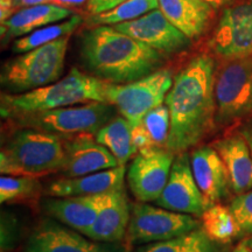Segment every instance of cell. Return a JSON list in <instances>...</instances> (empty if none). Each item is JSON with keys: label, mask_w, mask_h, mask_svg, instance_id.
<instances>
[{"label": "cell", "mask_w": 252, "mask_h": 252, "mask_svg": "<svg viewBox=\"0 0 252 252\" xmlns=\"http://www.w3.org/2000/svg\"><path fill=\"white\" fill-rule=\"evenodd\" d=\"M203 1H206L209 5H212L214 8H219V7H222V6L230 4L232 0H203Z\"/></svg>", "instance_id": "38"}, {"label": "cell", "mask_w": 252, "mask_h": 252, "mask_svg": "<svg viewBox=\"0 0 252 252\" xmlns=\"http://www.w3.org/2000/svg\"><path fill=\"white\" fill-rule=\"evenodd\" d=\"M234 252H252V249L249 248L248 245H245L243 242H241V243L235 248Z\"/></svg>", "instance_id": "40"}, {"label": "cell", "mask_w": 252, "mask_h": 252, "mask_svg": "<svg viewBox=\"0 0 252 252\" xmlns=\"http://www.w3.org/2000/svg\"><path fill=\"white\" fill-rule=\"evenodd\" d=\"M81 56L86 67L100 80L124 84L159 69L165 54L109 25L82 34Z\"/></svg>", "instance_id": "2"}, {"label": "cell", "mask_w": 252, "mask_h": 252, "mask_svg": "<svg viewBox=\"0 0 252 252\" xmlns=\"http://www.w3.org/2000/svg\"><path fill=\"white\" fill-rule=\"evenodd\" d=\"M200 228L201 220L193 215L140 202L131 208L126 237L131 244L154 243L187 236Z\"/></svg>", "instance_id": "8"}, {"label": "cell", "mask_w": 252, "mask_h": 252, "mask_svg": "<svg viewBox=\"0 0 252 252\" xmlns=\"http://www.w3.org/2000/svg\"><path fill=\"white\" fill-rule=\"evenodd\" d=\"M130 219L131 208L124 188L108 191L104 195L98 216L84 235L94 241L117 243L127 234Z\"/></svg>", "instance_id": "17"}, {"label": "cell", "mask_w": 252, "mask_h": 252, "mask_svg": "<svg viewBox=\"0 0 252 252\" xmlns=\"http://www.w3.org/2000/svg\"><path fill=\"white\" fill-rule=\"evenodd\" d=\"M195 181L209 202L217 203L228 196L230 178L222 158L212 146H200L190 156Z\"/></svg>", "instance_id": "16"}, {"label": "cell", "mask_w": 252, "mask_h": 252, "mask_svg": "<svg viewBox=\"0 0 252 252\" xmlns=\"http://www.w3.org/2000/svg\"><path fill=\"white\" fill-rule=\"evenodd\" d=\"M242 242H243V243H244L245 245H248L249 248L252 249V235L248 236V237H245Z\"/></svg>", "instance_id": "41"}, {"label": "cell", "mask_w": 252, "mask_h": 252, "mask_svg": "<svg viewBox=\"0 0 252 252\" xmlns=\"http://www.w3.org/2000/svg\"><path fill=\"white\" fill-rule=\"evenodd\" d=\"M104 194L49 198L45 210L63 225L86 234L96 220L104 201Z\"/></svg>", "instance_id": "18"}, {"label": "cell", "mask_w": 252, "mask_h": 252, "mask_svg": "<svg viewBox=\"0 0 252 252\" xmlns=\"http://www.w3.org/2000/svg\"><path fill=\"white\" fill-rule=\"evenodd\" d=\"M125 174V166L121 165L83 176L62 179L50 184L47 194L53 197H67L108 193L124 188Z\"/></svg>", "instance_id": "20"}, {"label": "cell", "mask_w": 252, "mask_h": 252, "mask_svg": "<svg viewBox=\"0 0 252 252\" xmlns=\"http://www.w3.org/2000/svg\"><path fill=\"white\" fill-rule=\"evenodd\" d=\"M113 27L165 55L181 52L190 43V39L179 31L159 7L140 18Z\"/></svg>", "instance_id": "13"}, {"label": "cell", "mask_w": 252, "mask_h": 252, "mask_svg": "<svg viewBox=\"0 0 252 252\" xmlns=\"http://www.w3.org/2000/svg\"><path fill=\"white\" fill-rule=\"evenodd\" d=\"M215 62L209 55L191 59L175 75L165 104L171 116L166 149L174 154L196 146L215 124Z\"/></svg>", "instance_id": "1"}, {"label": "cell", "mask_w": 252, "mask_h": 252, "mask_svg": "<svg viewBox=\"0 0 252 252\" xmlns=\"http://www.w3.org/2000/svg\"><path fill=\"white\" fill-rule=\"evenodd\" d=\"M201 228L220 244L229 243L241 236V228L230 207L219 203H214L201 215Z\"/></svg>", "instance_id": "24"}, {"label": "cell", "mask_w": 252, "mask_h": 252, "mask_svg": "<svg viewBox=\"0 0 252 252\" xmlns=\"http://www.w3.org/2000/svg\"><path fill=\"white\" fill-rule=\"evenodd\" d=\"M65 161L59 135L30 127H19L0 152L2 175L40 176L62 172Z\"/></svg>", "instance_id": "4"}, {"label": "cell", "mask_w": 252, "mask_h": 252, "mask_svg": "<svg viewBox=\"0 0 252 252\" xmlns=\"http://www.w3.org/2000/svg\"><path fill=\"white\" fill-rule=\"evenodd\" d=\"M214 52L230 60L252 55V2L226 8L220 17L210 42Z\"/></svg>", "instance_id": "11"}, {"label": "cell", "mask_w": 252, "mask_h": 252, "mask_svg": "<svg viewBox=\"0 0 252 252\" xmlns=\"http://www.w3.org/2000/svg\"><path fill=\"white\" fill-rule=\"evenodd\" d=\"M143 123L157 146L159 149H166L171 128V116L166 104L151 110L144 117Z\"/></svg>", "instance_id": "28"}, {"label": "cell", "mask_w": 252, "mask_h": 252, "mask_svg": "<svg viewBox=\"0 0 252 252\" xmlns=\"http://www.w3.org/2000/svg\"><path fill=\"white\" fill-rule=\"evenodd\" d=\"M213 147L228 169L231 190L242 194L252 189V153L241 132L226 135L214 143Z\"/></svg>", "instance_id": "19"}, {"label": "cell", "mask_w": 252, "mask_h": 252, "mask_svg": "<svg viewBox=\"0 0 252 252\" xmlns=\"http://www.w3.org/2000/svg\"><path fill=\"white\" fill-rule=\"evenodd\" d=\"M117 109L109 103L90 102L80 106H65L11 119L18 127L45 131L59 137L81 133L94 134L115 117Z\"/></svg>", "instance_id": "6"}, {"label": "cell", "mask_w": 252, "mask_h": 252, "mask_svg": "<svg viewBox=\"0 0 252 252\" xmlns=\"http://www.w3.org/2000/svg\"><path fill=\"white\" fill-rule=\"evenodd\" d=\"M230 209L241 228V236L252 235V189L238 194L230 204Z\"/></svg>", "instance_id": "29"}, {"label": "cell", "mask_w": 252, "mask_h": 252, "mask_svg": "<svg viewBox=\"0 0 252 252\" xmlns=\"http://www.w3.org/2000/svg\"><path fill=\"white\" fill-rule=\"evenodd\" d=\"M174 153L161 149L133 158L127 171V184L131 191L140 202H156L168 181Z\"/></svg>", "instance_id": "14"}, {"label": "cell", "mask_w": 252, "mask_h": 252, "mask_svg": "<svg viewBox=\"0 0 252 252\" xmlns=\"http://www.w3.org/2000/svg\"><path fill=\"white\" fill-rule=\"evenodd\" d=\"M19 225L15 216L8 213L1 214V237H0V249L1 252H11L17 245L19 238Z\"/></svg>", "instance_id": "31"}, {"label": "cell", "mask_w": 252, "mask_h": 252, "mask_svg": "<svg viewBox=\"0 0 252 252\" xmlns=\"http://www.w3.org/2000/svg\"><path fill=\"white\" fill-rule=\"evenodd\" d=\"M68 43L69 36H64L9 60L2 65L1 84L15 93H27L59 81Z\"/></svg>", "instance_id": "5"}, {"label": "cell", "mask_w": 252, "mask_h": 252, "mask_svg": "<svg viewBox=\"0 0 252 252\" xmlns=\"http://www.w3.org/2000/svg\"><path fill=\"white\" fill-rule=\"evenodd\" d=\"M124 1L126 0H87V7L90 14L96 15L108 12Z\"/></svg>", "instance_id": "34"}, {"label": "cell", "mask_w": 252, "mask_h": 252, "mask_svg": "<svg viewBox=\"0 0 252 252\" xmlns=\"http://www.w3.org/2000/svg\"><path fill=\"white\" fill-rule=\"evenodd\" d=\"M132 144H133L135 156L137 154L147 156V154L156 152L158 150H161L154 143L143 122L132 127Z\"/></svg>", "instance_id": "32"}, {"label": "cell", "mask_w": 252, "mask_h": 252, "mask_svg": "<svg viewBox=\"0 0 252 252\" xmlns=\"http://www.w3.org/2000/svg\"><path fill=\"white\" fill-rule=\"evenodd\" d=\"M159 8L190 40L206 31L214 11L203 0H159Z\"/></svg>", "instance_id": "22"}, {"label": "cell", "mask_w": 252, "mask_h": 252, "mask_svg": "<svg viewBox=\"0 0 252 252\" xmlns=\"http://www.w3.org/2000/svg\"><path fill=\"white\" fill-rule=\"evenodd\" d=\"M108 82L96 76L84 74L72 68L69 74L61 80L18 94H1V117L14 119L28 113L54 110L76 104L90 102H106Z\"/></svg>", "instance_id": "3"}, {"label": "cell", "mask_w": 252, "mask_h": 252, "mask_svg": "<svg viewBox=\"0 0 252 252\" xmlns=\"http://www.w3.org/2000/svg\"><path fill=\"white\" fill-rule=\"evenodd\" d=\"M156 203L172 212L196 217H201L208 208L213 206L198 188L186 152L178 154L174 159L168 181Z\"/></svg>", "instance_id": "10"}, {"label": "cell", "mask_w": 252, "mask_h": 252, "mask_svg": "<svg viewBox=\"0 0 252 252\" xmlns=\"http://www.w3.org/2000/svg\"><path fill=\"white\" fill-rule=\"evenodd\" d=\"M173 81L174 78L169 69H158L130 83L108 82L106 102L115 106L123 117L134 126L143 122L151 110L163 104Z\"/></svg>", "instance_id": "7"}, {"label": "cell", "mask_w": 252, "mask_h": 252, "mask_svg": "<svg viewBox=\"0 0 252 252\" xmlns=\"http://www.w3.org/2000/svg\"><path fill=\"white\" fill-rule=\"evenodd\" d=\"M132 127L133 126L131 123L122 116L113 117L94 133L96 140L112 153L119 165L125 166L126 162L134 156Z\"/></svg>", "instance_id": "23"}, {"label": "cell", "mask_w": 252, "mask_h": 252, "mask_svg": "<svg viewBox=\"0 0 252 252\" xmlns=\"http://www.w3.org/2000/svg\"><path fill=\"white\" fill-rule=\"evenodd\" d=\"M84 1H86V0H52V2H54V4H59V5H62V6L80 5ZM65 7H67V6H65Z\"/></svg>", "instance_id": "39"}, {"label": "cell", "mask_w": 252, "mask_h": 252, "mask_svg": "<svg viewBox=\"0 0 252 252\" xmlns=\"http://www.w3.org/2000/svg\"><path fill=\"white\" fill-rule=\"evenodd\" d=\"M65 161L62 172L67 178H76L121 166L112 153L100 145L94 134L81 133L61 137Z\"/></svg>", "instance_id": "15"}, {"label": "cell", "mask_w": 252, "mask_h": 252, "mask_svg": "<svg viewBox=\"0 0 252 252\" xmlns=\"http://www.w3.org/2000/svg\"><path fill=\"white\" fill-rule=\"evenodd\" d=\"M41 190L39 178L28 175H2L0 179V202L33 200Z\"/></svg>", "instance_id": "27"}, {"label": "cell", "mask_w": 252, "mask_h": 252, "mask_svg": "<svg viewBox=\"0 0 252 252\" xmlns=\"http://www.w3.org/2000/svg\"><path fill=\"white\" fill-rule=\"evenodd\" d=\"M27 252H126V249L118 242L94 241L55 220H45L31 235Z\"/></svg>", "instance_id": "12"}, {"label": "cell", "mask_w": 252, "mask_h": 252, "mask_svg": "<svg viewBox=\"0 0 252 252\" xmlns=\"http://www.w3.org/2000/svg\"><path fill=\"white\" fill-rule=\"evenodd\" d=\"M11 2L12 0H0V23L11 17Z\"/></svg>", "instance_id": "36"}, {"label": "cell", "mask_w": 252, "mask_h": 252, "mask_svg": "<svg viewBox=\"0 0 252 252\" xmlns=\"http://www.w3.org/2000/svg\"><path fill=\"white\" fill-rule=\"evenodd\" d=\"M215 124L226 126L252 112V60H232L215 81Z\"/></svg>", "instance_id": "9"}, {"label": "cell", "mask_w": 252, "mask_h": 252, "mask_svg": "<svg viewBox=\"0 0 252 252\" xmlns=\"http://www.w3.org/2000/svg\"><path fill=\"white\" fill-rule=\"evenodd\" d=\"M47 2H52V0H12L11 2V15L18 9H21L28 6H35L41 4H47Z\"/></svg>", "instance_id": "35"}, {"label": "cell", "mask_w": 252, "mask_h": 252, "mask_svg": "<svg viewBox=\"0 0 252 252\" xmlns=\"http://www.w3.org/2000/svg\"><path fill=\"white\" fill-rule=\"evenodd\" d=\"M181 252H222L220 243L213 241L202 228L195 230L187 236L185 247Z\"/></svg>", "instance_id": "30"}, {"label": "cell", "mask_w": 252, "mask_h": 252, "mask_svg": "<svg viewBox=\"0 0 252 252\" xmlns=\"http://www.w3.org/2000/svg\"><path fill=\"white\" fill-rule=\"evenodd\" d=\"M158 7H159V0H126L108 12L93 15L90 23L94 26L98 25L115 26L140 18L141 15L149 13Z\"/></svg>", "instance_id": "26"}, {"label": "cell", "mask_w": 252, "mask_h": 252, "mask_svg": "<svg viewBox=\"0 0 252 252\" xmlns=\"http://www.w3.org/2000/svg\"><path fill=\"white\" fill-rule=\"evenodd\" d=\"M187 236L169 239V241L154 242L146 247H141L135 252H181L187 241Z\"/></svg>", "instance_id": "33"}, {"label": "cell", "mask_w": 252, "mask_h": 252, "mask_svg": "<svg viewBox=\"0 0 252 252\" xmlns=\"http://www.w3.org/2000/svg\"><path fill=\"white\" fill-rule=\"evenodd\" d=\"M82 21H83V19L81 15L74 14L65 20L41 27L39 30L27 34V35L18 37L13 43V52L18 53V54H23V53L30 52L32 49L47 45V43L61 39V37L69 36L80 26Z\"/></svg>", "instance_id": "25"}, {"label": "cell", "mask_w": 252, "mask_h": 252, "mask_svg": "<svg viewBox=\"0 0 252 252\" xmlns=\"http://www.w3.org/2000/svg\"><path fill=\"white\" fill-rule=\"evenodd\" d=\"M74 15L70 8L65 6L47 2L35 6H28L15 11L0 26L2 41L21 37L47 25L59 23Z\"/></svg>", "instance_id": "21"}, {"label": "cell", "mask_w": 252, "mask_h": 252, "mask_svg": "<svg viewBox=\"0 0 252 252\" xmlns=\"http://www.w3.org/2000/svg\"><path fill=\"white\" fill-rule=\"evenodd\" d=\"M241 132L242 134H243V137L245 138V140L248 141L249 144V147H250L251 150V153H252V121L248 122L247 124H245L243 127L241 128Z\"/></svg>", "instance_id": "37"}]
</instances>
